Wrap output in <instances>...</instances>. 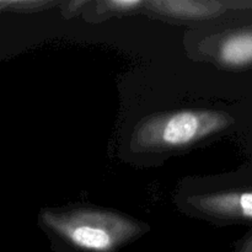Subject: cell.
Listing matches in <instances>:
<instances>
[{
	"instance_id": "cell-1",
	"label": "cell",
	"mask_w": 252,
	"mask_h": 252,
	"mask_svg": "<svg viewBox=\"0 0 252 252\" xmlns=\"http://www.w3.org/2000/svg\"><path fill=\"white\" fill-rule=\"evenodd\" d=\"M44 225L75 248L89 252H113L142 230L123 214L94 208L43 211Z\"/></svg>"
},
{
	"instance_id": "cell-2",
	"label": "cell",
	"mask_w": 252,
	"mask_h": 252,
	"mask_svg": "<svg viewBox=\"0 0 252 252\" xmlns=\"http://www.w3.org/2000/svg\"><path fill=\"white\" fill-rule=\"evenodd\" d=\"M228 115L209 110L157 113L144 118L132 133L134 152H160L187 147L230 125Z\"/></svg>"
},
{
	"instance_id": "cell-3",
	"label": "cell",
	"mask_w": 252,
	"mask_h": 252,
	"mask_svg": "<svg viewBox=\"0 0 252 252\" xmlns=\"http://www.w3.org/2000/svg\"><path fill=\"white\" fill-rule=\"evenodd\" d=\"M189 203L197 211L217 218L252 219V192H221L193 196Z\"/></svg>"
},
{
	"instance_id": "cell-4",
	"label": "cell",
	"mask_w": 252,
	"mask_h": 252,
	"mask_svg": "<svg viewBox=\"0 0 252 252\" xmlns=\"http://www.w3.org/2000/svg\"><path fill=\"white\" fill-rule=\"evenodd\" d=\"M216 57L228 66H244L252 63V31L234 32L217 44Z\"/></svg>"
},
{
	"instance_id": "cell-5",
	"label": "cell",
	"mask_w": 252,
	"mask_h": 252,
	"mask_svg": "<svg viewBox=\"0 0 252 252\" xmlns=\"http://www.w3.org/2000/svg\"><path fill=\"white\" fill-rule=\"evenodd\" d=\"M148 6L154 11L180 19H206L218 15L221 5L214 1H148Z\"/></svg>"
},
{
	"instance_id": "cell-6",
	"label": "cell",
	"mask_w": 252,
	"mask_h": 252,
	"mask_svg": "<svg viewBox=\"0 0 252 252\" xmlns=\"http://www.w3.org/2000/svg\"><path fill=\"white\" fill-rule=\"evenodd\" d=\"M142 4L143 1H139V0H113V1L103 2V5L108 10H117V11H128Z\"/></svg>"
},
{
	"instance_id": "cell-7",
	"label": "cell",
	"mask_w": 252,
	"mask_h": 252,
	"mask_svg": "<svg viewBox=\"0 0 252 252\" xmlns=\"http://www.w3.org/2000/svg\"><path fill=\"white\" fill-rule=\"evenodd\" d=\"M239 252H252V238H250L248 241H246L245 245L241 248V250Z\"/></svg>"
},
{
	"instance_id": "cell-8",
	"label": "cell",
	"mask_w": 252,
	"mask_h": 252,
	"mask_svg": "<svg viewBox=\"0 0 252 252\" xmlns=\"http://www.w3.org/2000/svg\"><path fill=\"white\" fill-rule=\"evenodd\" d=\"M0 11H2V9H1V6H0Z\"/></svg>"
}]
</instances>
